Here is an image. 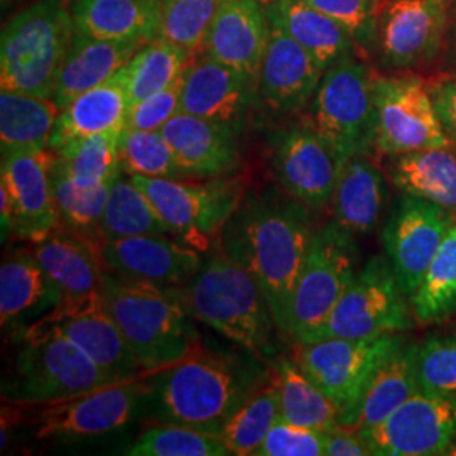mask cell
Returning <instances> with one entry per match:
<instances>
[{"label":"cell","mask_w":456,"mask_h":456,"mask_svg":"<svg viewBox=\"0 0 456 456\" xmlns=\"http://www.w3.org/2000/svg\"><path fill=\"white\" fill-rule=\"evenodd\" d=\"M314 232L310 208L282 188H267L247 193L218 237L220 250L256 279L286 338L294 288Z\"/></svg>","instance_id":"cell-1"},{"label":"cell","mask_w":456,"mask_h":456,"mask_svg":"<svg viewBox=\"0 0 456 456\" xmlns=\"http://www.w3.org/2000/svg\"><path fill=\"white\" fill-rule=\"evenodd\" d=\"M254 359L218 354L198 345L178 363L154 379L159 412L169 423L184 424L215 436L271 375Z\"/></svg>","instance_id":"cell-2"},{"label":"cell","mask_w":456,"mask_h":456,"mask_svg":"<svg viewBox=\"0 0 456 456\" xmlns=\"http://www.w3.org/2000/svg\"><path fill=\"white\" fill-rule=\"evenodd\" d=\"M178 293L193 318L257 359L274 357L277 326L261 288L220 248Z\"/></svg>","instance_id":"cell-3"},{"label":"cell","mask_w":456,"mask_h":456,"mask_svg":"<svg viewBox=\"0 0 456 456\" xmlns=\"http://www.w3.org/2000/svg\"><path fill=\"white\" fill-rule=\"evenodd\" d=\"M102 296L109 314L147 374L178 363L201 345L196 340L190 313L178 289H164L109 273Z\"/></svg>","instance_id":"cell-4"},{"label":"cell","mask_w":456,"mask_h":456,"mask_svg":"<svg viewBox=\"0 0 456 456\" xmlns=\"http://www.w3.org/2000/svg\"><path fill=\"white\" fill-rule=\"evenodd\" d=\"M75 34L66 0H36L20 11L0 37V88L53 98Z\"/></svg>","instance_id":"cell-5"},{"label":"cell","mask_w":456,"mask_h":456,"mask_svg":"<svg viewBox=\"0 0 456 456\" xmlns=\"http://www.w3.org/2000/svg\"><path fill=\"white\" fill-rule=\"evenodd\" d=\"M19 340L14 374L4 386V397L16 404H53L120 382L56 331L29 328Z\"/></svg>","instance_id":"cell-6"},{"label":"cell","mask_w":456,"mask_h":456,"mask_svg":"<svg viewBox=\"0 0 456 456\" xmlns=\"http://www.w3.org/2000/svg\"><path fill=\"white\" fill-rule=\"evenodd\" d=\"M310 124L340 166L375 149V75L355 53L323 73L311 102Z\"/></svg>","instance_id":"cell-7"},{"label":"cell","mask_w":456,"mask_h":456,"mask_svg":"<svg viewBox=\"0 0 456 456\" xmlns=\"http://www.w3.org/2000/svg\"><path fill=\"white\" fill-rule=\"evenodd\" d=\"M131 178L149 196L169 233L198 250H207L220 237L247 195V181L237 175L201 181L141 175Z\"/></svg>","instance_id":"cell-8"},{"label":"cell","mask_w":456,"mask_h":456,"mask_svg":"<svg viewBox=\"0 0 456 456\" xmlns=\"http://www.w3.org/2000/svg\"><path fill=\"white\" fill-rule=\"evenodd\" d=\"M406 338L399 333L367 340L325 338L294 343L293 360L338 409V423L354 429L377 369Z\"/></svg>","instance_id":"cell-9"},{"label":"cell","mask_w":456,"mask_h":456,"mask_svg":"<svg viewBox=\"0 0 456 456\" xmlns=\"http://www.w3.org/2000/svg\"><path fill=\"white\" fill-rule=\"evenodd\" d=\"M412 326L406 294L391 262L374 256L352 277L325 323L305 343L325 338L367 340L408 331Z\"/></svg>","instance_id":"cell-10"},{"label":"cell","mask_w":456,"mask_h":456,"mask_svg":"<svg viewBox=\"0 0 456 456\" xmlns=\"http://www.w3.org/2000/svg\"><path fill=\"white\" fill-rule=\"evenodd\" d=\"M357 262V239L337 222L331 220L314 232L291 299L289 340L305 343L325 323L355 276Z\"/></svg>","instance_id":"cell-11"},{"label":"cell","mask_w":456,"mask_h":456,"mask_svg":"<svg viewBox=\"0 0 456 456\" xmlns=\"http://www.w3.org/2000/svg\"><path fill=\"white\" fill-rule=\"evenodd\" d=\"M375 151L380 154L455 146L443 127L433 94L419 77L375 75Z\"/></svg>","instance_id":"cell-12"},{"label":"cell","mask_w":456,"mask_h":456,"mask_svg":"<svg viewBox=\"0 0 456 456\" xmlns=\"http://www.w3.org/2000/svg\"><path fill=\"white\" fill-rule=\"evenodd\" d=\"M152 387L147 377L120 380L77 397L28 406L39 440H86L109 435L131 423ZM26 406V404H22Z\"/></svg>","instance_id":"cell-13"},{"label":"cell","mask_w":456,"mask_h":456,"mask_svg":"<svg viewBox=\"0 0 456 456\" xmlns=\"http://www.w3.org/2000/svg\"><path fill=\"white\" fill-rule=\"evenodd\" d=\"M360 435L372 455H448L456 440V397L416 392L387 419Z\"/></svg>","instance_id":"cell-14"},{"label":"cell","mask_w":456,"mask_h":456,"mask_svg":"<svg viewBox=\"0 0 456 456\" xmlns=\"http://www.w3.org/2000/svg\"><path fill=\"white\" fill-rule=\"evenodd\" d=\"M63 335L115 380L149 377L103 305V296L65 299L29 326ZM26 328V330H29ZM24 330V331H26Z\"/></svg>","instance_id":"cell-15"},{"label":"cell","mask_w":456,"mask_h":456,"mask_svg":"<svg viewBox=\"0 0 456 456\" xmlns=\"http://www.w3.org/2000/svg\"><path fill=\"white\" fill-rule=\"evenodd\" d=\"M453 224L448 210L421 198L401 195L382 227V245L406 296L416 291Z\"/></svg>","instance_id":"cell-16"},{"label":"cell","mask_w":456,"mask_h":456,"mask_svg":"<svg viewBox=\"0 0 456 456\" xmlns=\"http://www.w3.org/2000/svg\"><path fill=\"white\" fill-rule=\"evenodd\" d=\"M446 20L448 0H382L370 49L391 69L423 65L438 53Z\"/></svg>","instance_id":"cell-17"},{"label":"cell","mask_w":456,"mask_h":456,"mask_svg":"<svg viewBox=\"0 0 456 456\" xmlns=\"http://www.w3.org/2000/svg\"><path fill=\"white\" fill-rule=\"evenodd\" d=\"M273 169L288 195L311 212H318L331 203L340 164L308 120L277 134Z\"/></svg>","instance_id":"cell-18"},{"label":"cell","mask_w":456,"mask_h":456,"mask_svg":"<svg viewBox=\"0 0 456 456\" xmlns=\"http://www.w3.org/2000/svg\"><path fill=\"white\" fill-rule=\"evenodd\" d=\"M102 256L109 273L164 289L183 288L205 262L201 250L166 233L105 240Z\"/></svg>","instance_id":"cell-19"},{"label":"cell","mask_w":456,"mask_h":456,"mask_svg":"<svg viewBox=\"0 0 456 456\" xmlns=\"http://www.w3.org/2000/svg\"><path fill=\"white\" fill-rule=\"evenodd\" d=\"M53 156L51 149L2 154L0 186L12 203L14 235L31 244L60 228L51 183Z\"/></svg>","instance_id":"cell-20"},{"label":"cell","mask_w":456,"mask_h":456,"mask_svg":"<svg viewBox=\"0 0 456 456\" xmlns=\"http://www.w3.org/2000/svg\"><path fill=\"white\" fill-rule=\"evenodd\" d=\"M267 16L271 29L257 80L259 98L274 114H296L313 100L325 71L269 11Z\"/></svg>","instance_id":"cell-21"},{"label":"cell","mask_w":456,"mask_h":456,"mask_svg":"<svg viewBox=\"0 0 456 456\" xmlns=\"http://www.w3.org/2000/svg\"><path fill=\"white\" fill-rule=\"evenodd\" d=\"M256 98H259L256 83L207 54L184 69L181 112L201 117L239 134L244 129Z\"/></svg>","instance_id":"cell-22"},{"label":"cell","mask_w":456,"mask_h":456,"mask_svg":"<svg viewBox=\"0 0 456 456\" xmlns=\"http://www.w3.org/2000/svg\"><path fill=\"white\" fill-rule=\"evenodd\" d=\"M271 22L262 0H222L205 37L203 54L257 85Z\"/></svg>","instance_id":"cell-23"},{"label":"cell","mask_w":456,"mask_h":456,"mask_svg":"<svg viewBox=\"0 0 456 456\" xmlns=\"http://www.w3.org/2000/svg\"><path fill=\"white\" fill-rule=\"evenodd\" d=\"M161 134L190 178L232 176L242 169L237 134L227 127L180 112L166 122Z\"/></svg>","instance_id":"cell-24"},{"label":"cell","mask_w":456,"mask_h":456,"mask_svg":"<svg viewBox=\"0 0 456 456\" xmlns=\"http://www.w3.org/2000/svg\"><path fill=\"white\" fill-rule=\"evenodd\" d=\"M102 245L63 227L34 244V256L61 301L103 294L109 271Z\"/></svg>","instance_id":"cell-25"},{"label":"cell","mask_w":456,"mask_h":456,"mask_svg":"<svg viewBox=\"0 0 456 456\" xmlns=\"http://www.w3.org/2000/svg\"><path fill=\"white\" fill-rule=\"evenodd\" d=\"M389 200V183L370 154L354 156L340 166L331 196L333 222L357 240L379 227Z\"/></svg>","instance_id":"cell-26"},{"label":"cell","mask_w":456,"mask_h":456,"mask_svg":"<svg viewBox=\"0 0 456 456\" xmlns=\"http://www.w3.org/2000/svg\"><path fill=\"white\" fill-rule=\"evenodd\" d=\"M31 250L9 254L0 267V320L17 337L61 303Z\"/></svg>","instance_id":"cell-27"},{"label":"cell","mask_w":456,"mask_h":456,"mask_svg":"<svg viewBox=\"0 0 456 456\" xmlns=\"http://www.w3.org/2000/svg\"><path fill=\"white\" fill-rule=\"evenodd\" d=\"M131 102L122 69L103 85L73 98L58 114L49 149L58 151L83 137L122 132L127 124Z\"/></svg>","instance_id":"cell-28"},{"label":"cell","mask_w":456,"mask_h":456,"mask_svg":"<svg viewBox=\"0 0 456 456\" xmlns=\"http://www.w3.org/2000/svg\"><path fill=\"white\" fill-rule=\"evenodd\" d=\"M144 43L146 41H109L75 34L53 94L58 109L61 110L83 92L114 78Z\"/></svg>","instance_id":"cell-29"},{"label":"cell","mask_w":456,"mask_h":456,"mask_svg":"<svg viewBox=\"0 0 456 456\" xmlns=\"http://www.w3.org/2000/svg\"><path fill=\"white\" fill-rule=\"evenodd\" d=\"M391 158L389 178L401 195L421 198L456 212L455 146L431 147Z\"/></svg>","instance_id":"cell-30"},{"label":"cell","mask_w":456,"mask_h":456,"mask_svg":"<svg viewBox=\"0 0 456 456\" xmlns=\"http://www.w3.org/2000/svg\"><path fill=\"white\" fill-rule=\"evenodd\" d=\"M267 11L310 53L323 71L346 54L355 53L357 43L352 34L305 0H274L267 5Z\"/></svg>","instance_id":"cell-31"},{"label":"cell","mask_w":456,"mask_h":456,"mask_svg":"<svg viewBox=\"0 0 456 456\" xmlns=\"http://www.w3.org/2000/svg\"><path fill=\"white\" fill-rule=\"evenodd\" d=\"M77 33L109 41L154 39L151 0H66Z\"/></svg>","instance_id":"cell-32"},{"label":"cell","mask_w":456,"mask_h":456,"mask_svg":"<svg viewBox=\"0 0 456 456\" xmlns=\"http://www.w3.org/2000/svg\"><path fill=\"white\" fill-rule=\"evenodd\" d=\"M416 343H401L375 372L360 404L354 429L363 431L387 419L395 409L412 397L418 387Z\"/></svg>","instance_id":"cell-33"},{"label":"cell","mask_w":456,"mask_h":456,"mask_svg":"<svg viewBox=\"0 0 456 456\" xmlns=\"http://www.w3.org/2000/svg\"><path fill=\"white\" fill-rule=\"evenodd\" d=\"M60 114L53 98L12 90L0 92L2 154L16 151H46Z\"/></svg>","instance_id":"cell-34"},{"label":"cell","mask_w":456,"mask_h":456,"mask_svg":"<svg viewBox=\"0 0 456 456\" xmlns=\"http://www.w3.org/2000/svg\"><path fill=\"white\" fill-rule=\"evenodd\" d=\"M273 374L281 397V419L328 433L337 429L338 409L294 360L276 359Z\"/></svg>","instance_id":"cell-35"},{"label":"cell","mask_w":456,"mask_h":456,"mask_svg":"<svg viewBox=\"0 0 456 456\" xmlns=\"http://www.w3.org/2000/svg\"><path fill=\"white\" fill-rule=\"evenodd\" d=\"M191 54L166 39L146 41L122 68L131 105L178 82L191 63Z\"/></svg>","instance_id":"cell-36"},{"label":"cell","mask_w":456,"mask_h":456,"mask_svg":"<svg viewBox=\"0 0 456 456\" xmlns=\"http://www.w3.org/2000/svg\"><path fill=\"white\" fill-rule=\"evenodd\" d=\"M421 325H436L456 314V224L453 222L423 281L409 296Z\"/></svg>","instance_id":"cell-37"},{"label":"cell","mask_w":456,"mask_h":456,"mask_svg":"<svg viewBox=\"0 0 456 456\" xmlns=\"http://www.w3.org/2000/svg\"><path fill=\"white\" fill-rule=\"evenodd\" d=\"M281 419V397L273 374L235 411L220 433L232 455H256L271 428Z\"/></svg>","instance_id":"cell-38"},{"label":"cell","mask_w":456,"mask_h":456,"mask_svg":"<svg viewBox=\"0 0 456 456\" xmlns=\"http://www.w3.org/2000/svg\"><path fill=\"white\" fill-rule=\"evenodd\" d=\"M105 240L144 233H169L149 196L137 188L131 175L120 171L115 178L102 215Z\"/></svg>","instance_id":"cell-39"},{"label":"cell","mask_w":456,"mask_h":456,"mask_svg":"<svg viewBox=\"0 0 456 456\" xmlns=\"http://www.w3.org/2000/svg\"><path fill=\"white\" fill-rule=\"evenodd\" d=\"M51 183L60 216V227L103 244L105 239L102 233V215L112 183L98 188H80L66 176L56 156H53L51 163Z\"/></svg>","instance_id":"cell-40"},{"label":"cell","mask_w":456,"mask_h":456,"mask_svg":"<svg viewBox=\"0 0 456 456\" xmlns=\"http://www.w3.org/2000/svg\"><path fill=\"white\" fill-rule=\"evenodd\" d=\"M120 132L83 137L53 151L66 176L80 188H98L114 183L120 175Z\"/></svg>","instance_id":"cell-41"},{"label":"cell","mask_w":456,"mask_h":456,"mask_svg":"<svg viewBox=\"0 0 456 456\" xmlns=\"http://www.w3.org/2000/svg\"><path fill=\"white\" fill-rule=\"evenodd\" d=\"M222 0H151L154 39H166L190 53L201 51Z\"/></svg>","instance_id":"cell-42"},{"label":"cell","mask_w":456,"mask_h":456,"mask_svg":"<svg viewBox=\"0 0 456 456\" xmlns=\"http://www.w3.org/2000/svg\"><path fill=\"white\" fill-rule=\"evenodd\" d=\"M120 167L127 175L149 178H190L181 167L161 131H137L126 127L118 139Z\"/></svg>","instance_id":"cell-43"},{"label":"cell","mask_w":456,"mask_h":456,"mask_svg":"<svg viewBox=\"0 0 456 456\" xmlns=\"http://www.w3.org/2000/svg\"><path fill=\"white\" fill-rule=\"evenodd\" d=\"M132 456H228L227 446L218 436L184 424H156L131 444Z\"/></svg>","instance_id":"cell-44"},{"label":"cell","mask_w":456,"mask_h":456,"mask_svg":"<svg viewBox=\"0 0 456 456\" xmlns=\"http://www.w3.org/2000/svg\"><path fill=\"white\" fill-rule=\"evenodd\" d=\"M416 379L424 394L456 397V335H433L418 345Z\"/></svg>","instance_id":"cell-45"},{"label":"cell","mask_w":456,"mask_h":456,"mask_svg":"<svg viewBox=\"0 0 456 456\" xmlns=\"http://www.w3.org/2000/svg\"><path fill=\"white\" fill-rule=\"evenodd\" d=\"M343 26L360 48L370 49L374 43L375 20L382 0H305Z\"/></svg>","instance_id":"cell-46"},{"label":"cell","mask_w":456,"mask_h":456,"mask_svg":"<svg viewBox=\"0 0 456 456\" xmlns=\"http://www.w3.org/2000/svg\"><path fill=\"white\" fill-rule=\"evenodd\" d=\"M325 433L279 419L256 456H323Z\"/></svg>","instance_id":"cell-47"},{"label":"cell","mask_w":456,"mask_h":456,"mask_svg":"<svg viewBox=\"0 0 456 456\" xmlns=\"http://www.w3.org/2000/svg\"><path fill=\"white\" fill-rule=\"evenodd\" d=\"M184 75V73H183ZM183 77L171 86L131 105L126 127L137 131H161L166 122L181 112Z\"/></svg>","instance_id":"cell-48"},{"label":"cell","mask_w":456,"mask_h":456,"mask_svg":"<svg viewBox=\"0 0 456 456\" xmlns=\"http://www.w3.org/2000/svg\"><path fill=\"white\" fill-rule=\"evenodd\" d=\"M325 455L367 456L372 455V452L360 431L338 426L337 429L325 433Z\"/></svg>","instance_id":"cell-49"},{"label":"cell","mask_w":456,"mask_h":456,"mask_svg":"<svg viewBox=\"0 0 456 456\" xmlns=\"http://www.w3.org/2000/svg\"><path fill=\"white\" fill-rule=\"evenodd\" d=\"M433 100L444 131L456 144V80L438 83L433 90Z\"/></svg>","instance_id":"cell-50"},{"label":"cell","mask_w":456,"mask_h":456,"mask_svg":"<svg viewBox=\"0 0 456 456\" xmlns=\"http://www.w3.org/2000/svg\"><path fill=\"white\" fill-rule=\"evenodd\" d=\"M0 224H2V242L14 233V210L5 188L0 186Z\"/></svg>","instance_id":"cell-51"},{"label":"cell","mask_w":456,"mask_h":456,"mask_svg":"<svg viewBox=\"0 0 456 456\" xmlns=\"http://www.w3.org/2000/svg\"><path fill=\"white\" fill-rule=\"evenodd\" d=\"M448 455L456 456V444H455V446H452V450H450V452H448Z\"/></svg>","instance_id":"cell-52"},{"label":"cell","mask_w":456,"mask_h":456,"mask_svg":"<svg viewBox=\"0 0 456 456\" xmlns=\"http://www.w3.org/2000/svg\"><path fill=\"white\" fill-rule=\"evenodd\" d=\"M262 2H264L265 5H269V4H271V2H274V0H262Z\"/></svg>","instance_id":"cell-53"},{"label":"cell","mask_w":456,"mask_h":456,"mask_svg":"<svg viewBox=\"0 0 456 456\" xmlns=\"http://www.w3.org/2000/svg\"><path fill=\"white\" fill-rule=\"evenodd\" d=\"M7 2H11V0H2V4H4V5H5V4H7Z\"/></svg>","instance_id":"cell-54"}]
</instances>
